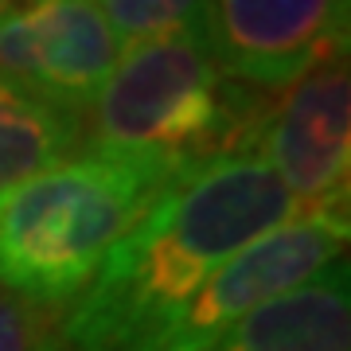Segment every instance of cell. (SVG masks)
Returning <instances> with one entry per match:
<instances>
[{
	"instance_id": "cell-1",
	"label": "cell",
	"mask_w": 351,
	"mask_h": 351,
	"mask_svg": "<svg viewBox=\"0 0 351 351\" xmlns=\"http://www.w3.org/2000/svg\"><path fill=\"white\" fill-rule=\"evenodd\" d=\"M301 211L254 149L176 180L94 274L59 328L71 351H133L265 230Z\"/></svg>"
},
{
	"instance_id": "cell-2",
	"label": "cell",
	"mask_w": 351,
	"mask_h": 351,
	"mask_svg": "<svg viewBox=\"0 0 351 351\" xmlns=\"http://www.w3.org/2000/svg\"><path fill=\"white\" fill-rule=\"evenodd\" d=\"M184 176L195 172L90 149L4 188L0 289L43 308L75 304L106 254Z\"/></svg>"
},
{
	"instance_id": "cell-3",
	"label": "cell",
	"mask_w": 351,
	"mask_h": 351,
	"mask_svg": "<svg viewBox=\"0 0 351 351\" xmlns=\"http://www.w3.org/2000/svg\"><path fill=\"white\" fill-rule=\"evenodd\" d=\"M262 113L265 101L223 75L207 39L176 32L117 55L82 113V137L98 152L199 172L219 156L250 149Z\"/></svg>"
},
{
	"instance_id": "cell-4",
	"label": "cell",
	"mask_w": 351,
	"mask_h": 351,
	"mask_svg": "<svg viewBox=\"0 0 351 351\" xmlns=\"http://www.w3.org/2000/svg\"><path fill=\"white\" fill-rule=\"evenodd\" d=\"M348 207L297 211L219 265L207 285L133 351H211L215 339L230 332L242 316L339 262L348 250Z\"/></svg>"
},
{
	"instance_id": "cell-5",
	"label": "cell",
	"mask_w": 351,
	"mask_h": 351,
	"mask_svg": "<svg viewBox=\"0 0 351 351\" xmlns=\"http://www.w3.org/2000/svg\"><path fill=\"white\" fill-rule=\"evenodd\" d=\"M293 203L308 207H348L351 168V63L348 47L328 51L297 82L265 106L262 125L250 145Z\"/></svg>"
},
{
	"instance_id": "cell-6",
	"label": "cell",
	"mask_w": 351,
	"mask_h": 351,
	"mask_svg": "<svg viewBox=\"0 0 351 351\" xmlns=\"http://www.w3.org/2000/svg\"><path fill=\"white\" fill-rule=\"evenodd\" d=\"M121 43L94 0H0V82L86 113Z\"/></svg>"
},
{
	"instance_id": "cell-7",
	"label": "cell",
	"mask_w": 351,
	"mask_h": 351,
	"mask_svg": "<svg viewBox=\"0 0 351 351\" xmlns=\"http://www.w3.org/2000/svg\"><path fill=\"white\" fill-rule=\"evenodd\" d=\"M207 51L242 86L285 90L348 47V0H207Z\"/></svg>"
},
{
	"instance_id": "cell-8",
	"label": "cell",
	"mask_w": 351,
	"mask_h": 351,
	"mask_svg": "<svg viewBox=\"0 0 351 351\" xmlns=\"http://www.w3.org/2000/svg\"><path fill=\"white\" fill-rule=\"evenodd\" d=\"M211 351H351L348 258L242 316Z\"/></svg>"
},
{
	"instance_id": "cell-9",
	"label": "cell",
	"mask_w": 351,
	"mask_h": 351,
	"mask_svg": "<svg viewBox=\"0 0 351 351\" xmlns=\"http://www.w3.org/2000/svg\"><path fill=\"white\" fill-rule=\"evenodd\" d=\"M82 145V113L0 82V191L66 160Z\"/></svg>"
},
{
	"instance_id": "cell-10",
	"label": "cell",
	"mask_w": 351,
	"mask_h": 351,
	"mask_svg": "<svg viewBox=\"0 0 351 351\" xmlns=\"http://www.w3.org/2000/svg\"><path fill=\"white\" fill-rule=\"evenodd\" d=\"M94 4L113 27L121 51L176 32H191V36L207 32V0H94Z\"/></svg>"
},
{
	"instance_id": "cell-11",
	"label": "cell",
	"mask_w": 351,
	"mask_h": 351,
	"mask_svg": "<svg viewBox=\"0 0 351 351\" xmlns=\"http://www.w3.org/2000/svg\"><path fill=\"white\" fill-rule=\"evenodd\" d=\"M0 351H66L51 308L0 289Z\"/></svg>"
}]
</instances>
